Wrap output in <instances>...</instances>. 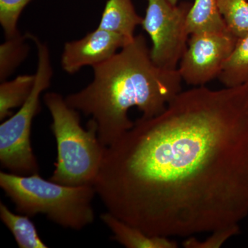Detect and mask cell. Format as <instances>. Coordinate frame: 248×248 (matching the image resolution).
Returning <instances> with one entry per match:
<instances>
[{
  "label": "cell",
  "mask_w": 248,
  "mask_h": 248,
  "mask_svg": "<svg viewBox=\"0 0 248 248\" xmlns=\"http://www.w3.org/2000/svg\"><path fill=\"white\" fill-rule=\"evenodd\" d=\"M131 40L97 27L82 38L66 42L62 54V69L75 74L85 66H98L110 60Z\"/></svg>",
  "instance_id": "ba28073f"
},
{
  "label": "cell",
  "mask_w": 248,
  "mask_h": 248,
  "mask_svg": "<svg viewBox=\"0 0 248 248\" xmlns=\"http://www.w3.org/2000/svg\"><path fill=\"white\" fill-rule=\"evenodd\" d=\"M44 102L51 115L58 153L50 180L66 186H94L107 148L99 140L95 122L91 119L87 130L83 128L79 111L59 93H46Z\"/></svg>",
  "instance_id": "277c9868"
},
{
  "label": "cell",
  "mask_w": 248,
  "mask_h": 248,
  "mask_svg": "<svg viewBox=\"0 0 248 248\" xmlns=\"http://www.w3.org/2000/svg\"><path fill=\"white\" fill-rule=\"evenodd\" d=\"M166 1H169L170 4L175 6V5H177L178 1H179V0H166Z\"/></svg>",
  "instance_id": "d6986e66"
},
{
  "label": "cell",
  "mask_w": 248,
  "mask_h": 248,
  "mask_svg": "<svg viewBox=\"0 0 248 248\" xmlns=\"http://www.w3.org/2000/svg\"><path fill=\"white\" fill-rule=\"evenodd\" d=\"M32 0H0V24L6 38L19 33L17 23L21 14Z\"/></svg>",
  "instance_id": "e0dca14e"
},
{
  "label": "cell",
  "mask_w": 248,
  "mask_h": 248,
  "mask_svg": "<svg viewBox=\"0 0 248 248\" xmlns=\"http://www.w3.org/2000/svg\"><path fill=\"white\" fill-rule=\"evenodd\" d=\"M146 1L141 26L151 38L152 60L160 68L177 70L188 43L186 18L192 4L174 6L166 0Z\"/></svg>",
  "instance_id": "8992f818"
},
{
  "label": "cell",
  "mask_w": 248,
  "mask_h": 248,
  "mask_svg": "<svg viewBox=\"0 0 248 248\" xmlns=\"http://www.w3.org/2000/svg\"><path fill=\"white\" fill-rule=\"evenodd\" d=\"M240 227L233 226L222 228L213 231L203 241L196 239L193 236H190L183 242V246L186 248H221L228 240L239 233Z\"/></svg>",
  "instance_id": "ac0fdd59"
},
{
  "label": "cell",
  "mask_w": 248,
  "mask_h": 248,
  "mask_svg": "<svg viewBox=\"0 0 248 248\" xmlns=\"http://www.w3.org/2000/svg\"><path fill=\"white\" fill-rule=\"evenodd\" d=\"M218 79L225 87H234L248 80V34L238 39L231 56L228 59Z\"/></svg>",
  "instance_id": "5bb4252c"
},
{
  "label": "cell",
  "mask_w": 248,
  "mask_h": 248,
  "mask_svg": "<svg viewBox=\"0 0 248 248\" xmlns=\"http://www.w3.org/2000/svg\"><path fill=\"white\" fill-rule=\"evenodd\" d=\"M227 28L238 39L248 34V0H218Z\"/></svg>",
  "instance_id": "2e32d148"
},
{
  "label": "cell",
  "mask_w": 248,
  "mask_h": 248,
  "mask_svg": "<svg viewBox=\"0 0 248 248\" xmlns=\"http://www.w3.org/2000/svg\"><path fill=\"white\" fill-rule=\"evenodd\" d=\"M35 75H22L0 84V120L12 115V110L21 107L27 100L35 84Z\"/></svg>",
  "instance_id": "4fadbf2b"
},
{
  "label": "cell",
  "mask_w": 248,
  "mask_h": 248,
  "mask_svg": "<svg viewBox=\"0 0 248 248\" xmlns=\"http://www.w3.org/2000/svg\"><path fill=\"white\" fill-rule=\"evenodd\" d=\"M103 223L110 229L113 239L128 248H177L176 241L166 236H150L136 227L125 223L107 212L100 216Z\"/></svg>",
  "instance_id": "9c48e42d"
},
{
  "label": "cell",
  "mask_w": 248,
  "mask_h": 248,
  "mask_svg": "<svg viewBox=\"0 0 248 248\" xmlns=\"http://www.w3.org/2000/svg\"><path fill=\"white\" fill-rule=\"evenodd\" d=\"M186 27L190 35L228 30L218 0H195L187 15Z\"/></svg>",
  "instance_id": "8fae6325"
},
{
  "label": "cell",
  "mask_w": 248,
  "mask_h": 248,
  "mask_svg": "<svg viewBox=\"0 0 248 248\" xmlns=\"http://www.w3.org/2000/svg\"><path fill=\"white\" fill-rule=\"evenodd\" d=\"M93 68V81L65 100L69 107L91 116L97 124L99 140L107 147L133 126L135 122L128 115L130 108L137 107L141 117L151 118L182 91L178 69L155 64L142 35H135L110 60Z\"/></svg>",
  "instance_id": "7a4b0ae2"
},
{
  "label": "cell",
  "mask_w": 248,
  "mask_h": 248,
  "mask_svg": "<svg viewBox=\"0 0 248 248\" xmlns=\"http://www.w3.org/2000/svg\"><path fill=\"white\" fill-rule=\"evenodd\" d=\"M0 187L18 213L32 217L42 214L65 228L81 231L94 220V186H71L46 180L39 173L20 175L0 172Z\"/></svg>",
  "instance_id": "3957f363"
},
{
  "label": "cell",
  "mask_w": 248,
  "mask_h": 248,
  "mask_svg": "<svg viewBox=\"0 0 248 248\" xmlns=\"http://www.w3.org/2000/svg\"><path fill=\"white\" fill-rule=\"evenodd\" d=\"M29 38L35 44L38 58L33 89L19 110L0 125L1 167L20 175H31L40 170L31 146V127L40 112L41 94L50 86L53 75L48 46L31 34Z\"/></svg>",
  "instance_id": "5b68a950"
},
{
  "label": "cell",
  "mask_w": 248,
  "mask_h": 248,
  "mask_svg": "<svg viewBox=\"0 0 248 248\" xmlns=\"http://www.w3.org/2000/svg\"><path fill=\"white\" fill-rule=\"evenodd\" d=\"M27 34L21 35L20 32L14 37L6 38L0 45V80H7L16 71L19 65L25 60L29 53L27 43Z\"/></svg>",
  "instance_id": "9a60e30c"
},
{
  "label": "cell",
  "mask_w": 248,
  "mask_h": 248,
  "mask_svg": "<svg viewBox=\"0 0 248 248\" xmlns=\"http://www.w3.org/2000/svg\"><path fill=\"white\" fill-rule=\"evenodd\" d=\"M142 21L143 17L137 13L133 0H108L97 27L132 40Z\"/></svg>",
  "instance_id": "30bf717a"
},
{
  "label": "cell",
  "mask_w": 248,
  "mask_h": 248,
  "mask_svg": "<svg viewBox=\"0 0 248 248\" xmlns=\"http://www.w3.org/2000/svg\"><path fill=\"white\" fill-rule=\"evenodd\" d=\"M0 218L14 235L20 248H46L48 246L39 236L33 222L27 215L13 213L2 202L0 203Z\"/></svg>",
  "instance_id": "7c38bea8"
},
{
  "label": "cell",
  "mask_w": 248,
  "mask_h": 248,
  "mask_svg": "<svg viewBox=\"0 0 248 248\" xmlns=\"http://www.w3.org/2000/svg\"><path fill=\"white\" fill-rule=\"evenodd\" d=\"M108 212L150 236L190 237L248 215V80L182 91L108 146L94 184Z\"/></svg>",
  "instance_id": "6da1fadb"
},
{
  "label": "cell",
  "mask_w": 248,
  "mask_h": 248,
  "mask_svg": "<svg viewBox=\"0 0 248 248\" xmlns=\"http://www.w3.org/2000/svg\"><path fill=\"white\" fill-rule=\"evenodd\" d=\"M190 35L178 71L187 84L205 86L218 78L238 38L229 30Z\"/></svg>",
  "instance_id": "52a82bcc"
}]
</instances>
